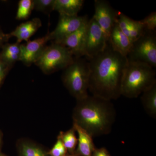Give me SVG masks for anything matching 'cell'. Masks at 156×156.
I'll return each mask as SVG.
<instances>
[{"label": "cell", "instance_id": "16", "mask_svg": "<svg viewBox=\"0 0 156 156\" xmlns=\"http://www.w3.org/2000/svg\"><path fill=\"white\" fill-rule=\"evenodd\" d=\"M17 148L18 156H50L44 148L28 139L19 140Z\"/></svg>", "mask_w": 156, "mask_h": 156}, {"label": "cell", "instance_id": "11", "mask_svg": "<svg viewBox=\"0 0 156 156\" xmlns=\"http://www.w3.org/2000/svg\"><path fill=\"white\" fill-rule=\"evenodd\" d=\"M117 23L123 33L133 43L146 32L140 21L134 20L120 11H118Z\"/></svg>", "mask_w": 156, "mask_h": 156}, {"label": "cell", "instance_id": "26", "mask_svg": "<svg viewBox=\"0 0 156 156\" xmlns=\"http://www.w3.org/2000/svg\"><path fill=\"white\" fill-rule=\"evenodd\" d=\"M92 156H111L106 148L101 147L100 148H95L92 153Z\"/></svg>", "mask_w": 156, "mask_h": 156}, {"label": "cell", "instance_id": "29", "mask_svg": "<svg viewBox=\"0 0 156 156\" xmlns=\"http://www.w3.org/2000/svg\"><path fill=\"white\" fill-rule=\"evenodd\" d=\"M64 156H76L75 155H71V154H67V155H65Z\"/></svg>", "mask_w": 156, "mask_h": 156}, {"label": "cell", "instance_id": "30", "mask_svg": "<svg viewBox=\"0 0 156 156\" xmlns=\"http://www.w3.org/2000/svg\"><path fill=\"white\" fill-rule=\"evenodd\" d=\"M0 156H7L5 155L4 154H3L2 153L0 152Z\"/></svg>", "mask_w": 156, "mask_h": 156}, {"label": "cell", "instance_id": "25", "mask_svg": "<svg viewBox=\"0 0 156 156\" xmlns=\"http://www.w3.org/2000/svg\"><path fill=\"white\" fill-rule=\"evenodd\" d=\"M11 68H12L6 64L0 57V89Z\"/></svg>", "mask_w": 156, "mask_h": 156}, {"label": "cell", "instance_id": "14", "mask_svg": "<svg viewBox=\"0 0 156 156\" xmlns=\"http://www.w3.org/2000/svg\"><path fill=\"white\" fill-rule=\"evenodd\" d=\"M41 26V20L38 18H34L20 24L9 34L10 37H16L17 43H21L23 41L27 42Z\"/></svg>", "mask_w": 156, "mask_h": 156}, {"label": "cell", "instance_id": "10", "mask_svg": "<svg viewBox=\"0 0 156 156\" xmlns=\"http://www.w3.org/2000/svg\"><path fill=\"white\" fill-rule=\"evenodd\" d=\"M51 41L50 33L44 36L35 39L33 41L29 40L27 44H21V54L20 61L24 65L30 66L34 64L41 56L49 41Z\"/></svg>", "mask_w": 156, "mask_h": 156}, {"label": "cell", "instance_id": "6", "mask_svg": "<svg viewBox=\"0 0 156 156\" xmlns=\"http://www.w3.org/2000/svg\"><path fill=\"white\" fill-rule=\"evenodd\" d=\"M127 58L129 61L142 62L156 68V31H146L133 42Z\"/></svg>", "mask_w": 156, "mask_h": 156}, {"label": "cell", "instance_id": "13", "mask_svg": "<svg viewBox=\"0 0 156 156\" xmlns=\"http://www.w3.org/2000/svg\"><path fill=\"white\" fill-rule=\"evenodd\" d=\"M108 43L113 50L127 57L133 44L120 30L117 23L112 29Z\"/></svg>", "mask_w": 156, "mask_h": 156}, {"label": "cell", "instance_id": "17", "mask_svg": "<svg viewBox=\"0 0 156 156\" xmlns=\"http://www.w3.org/2000/svg\"><path fill=\"white\" fill-rule=\"evenodd\" d=\"M21 43H6L0 51V57L3 61L12 68L17 62L20 61L21 54Z\"/></svg>", "mask_w": 156, "mask_h": 156}, {"label": "cell", "instance_id": "28", "mask_svg": "<svg viewBox=\"0 0 156 156\" xmlns=\"http://www.w3.org/2000/svg\"><path fill=\"white\" fill-rule=\"evenodd\" d=\"M3 135L2 132L0 131V152H1V148H2V144Z\"/></svg>", "mask_w": 156, "mask_h": 156}, {"label": "cell", "instance_id": "2", "mask_svg": "<svg viewBox=\"0 0 156 156\" xmlns=\"http://www.w3.org/2000/svg\"><path fill=\"white\" fill-rule=\"evenodd\" d=\"M116 112L111 101L88 95L77 100L73 110V124L92 136L109 134L115 121Z\"/></svg>", "mask_w": 156, "mask_h": 156}, {"label": "cell", "instance_id": "18", "mask_svg": "<svg viewBox=\"0 0 156 156\" xmlns=\"http://www.w3.org/2000/svg\"><path fill=\"white\" fill-rule=\"evenodd\" d=\"M85 1L83 0H55L54 11L59 15L78 16Z\"/></svg>", "mask_w": 156, "mask_h": 156}, {"label": "cell", "instance_id": "19", "mask_svg": "<svg viewBox=\"0 0 156 156\" xmlns=\"http://www.w3.org/2000/svg\"><path fill=\"white\" fill-rule=\"evenodd\" d=\"M141 103L144 110L153 119L156 118V83L141 94Z\"/></svg>", "mask_w": 156, "mask_h": 156}, {"label": "cell", "instance_id": "22", "mask_svg": "<svg viewBox=\"0 0 156 156\" xmlns=\"http://www.w3.org/2000/svg\"><path fill=\"white\" fill-rule=\"evenodd\" d=\"M34 9L49 14L54 11L55 0H33Z\"/></svg>", "mask_w": 156, "mask_h": 156}, {"label": "cell", "instance_id": "15", "mask_svg": "<svg viewBox=\"0 0 156 156\" xmlns=\"http://www.w3.org/2000/svg\"><path fill=\"white\" fill-rule=\"evenodd\" d=\"M77 134L78 143L75 154L76 156H92L95 148L93 137L80 127L73 123Z\"/></svg>", "mask_w": 156, "mask_h": 156}, {"label": "cell", "instance_id": "1", "mask_svg": "<svg viewBox=\"0 0 156 156\" xmlns=\"http://www.w3.org/2000/svg\"><path fill=\"white\" fill-rule=\"evenodd\" d=\"M87 60L90 71L89 91L107 100L119 98L127 57L113 50L108 43L102 52Z\"/></svg>", "mask_w": 156, "mask_h": 156}, {"label": "cell", "instance_id": "12", "mask_svg": "<svg viewBox=\"0 0 156 156\" xmlns=\"http://www.w3.org/2000/svg\"><path fill=\"white\" fill-rule=\"evenodd\" d=\"M87 23L88 22L58 44L68 48L74 57L76 58L84 56V44Z\"/></svg>", "mask_w": 156, "mask_h": 156}, {"label": "cell", "instance_id": "21", "mask_svg": "<svg viewBox=\"0 0 156 156\" xmlns=\"http://www.w3.org/2000/svg\"><path fill=\"white\" fill-rule=\"evenodd\" d=\"M34 10L33 0H20L18 2L16 19L25 20L30 16Z\"/></svg>", "mask_w": 156, "mask_h": 156}, {"label": "cell", "instance_id": "7", "mask_svg": "<svg viewBox=\"0 0 156 156\" xmlns=\"http://www.w3.org/2000/svg\"><path fill=\"white\" fill-rule=\"evenodd\" d=\"M108 41L104 33L93 17L87 23L84 44V56L87 59L92 58L106 48Z\"/></svg>", "mask_w": 156, "mask_h": 156}, {"label": "cell", "instance_id": "4", "mask_svg": "<svg viewBox=\"0 0 156 156\" xmlns=\"http://www.w3.org/2000/svg\"><path fill=\"white\" fill-rule=\"evenodd\" d=\"M89 61L83 57H74L73 62L63 69L62 83L76 101L89 95Z\"/></svg>", "mask_w": 156, "mask_h": 156}, {"label": "cell", "instance_id": "3", "mask_svg": "<svg viewBox=\"0 0 156 156\" xmlns=\"http://www.w3.org/2000/svg\"><path fill=\"white\" fill-rule=\"evenodd\" d=\"M156 83L154 68L142 62L128 60L122 78L121 95L136 98Z\"/></svg>", "mask_w": 156, "mask_h": 156}, {"label": "cell", "instance_id": "8", "mask_svg": "<svg viewBox=\"0 0 156 156\" xmlns=\"http://www.w3.org/2000/svg\"><path fill=\"white\" fill-rule=\"evenodd\" d=\"M88 21L89 19L87 16L59 15L56 28L50 33L51 41L59 44L66 37L80 28Z\"/></svg>", "mask_w": 156, "mask_h": 156}, {"label": "cell", "instance_id": "5", "mask_svg": "<svg viewBox=\"0 0 156 156\" xmlns=\"http://www.w3.org/2000/svg\"><path fill=\"white\" fill-rule=\"evenodd\" d=\"M74 57L68 48L53 42L47 46L34 63L45 74L63 70L73 61Z\"/></svg>", "mask_w": 156, "mask_h": 156}, {"label": "cell", "instance_id": "20", "mask_svg": "<svg viewBox=\"0 0 156 156\" xmlns=\"http://www.w3.org/2000/svg\"><path fill=\"white\" fill-rule=\"evenodd\" d=\"M76 134L75 129L73 127L65 132L60 131L57 137L60 138L63 143L69 154L75 155V153L78 143L77 136Z\"/></svg>", "mask_w": 156, "mask_h": 156}, {"label": "cell", "instance_id": "23", "mask_svg": "<svg viewBox=\"0 0 156 156\" xmlns=\"http://www.w3.org/2000/svg\"><path fill=\"white\" fill-rule=\"evenodd\" d=\"M146 31H156V12H152L144 19L140 20Z\"/></svg>", "mask_w": 156, "mask_h": 156}, {"label": "cell", "instance_id": "24", "mask_svg": "<svg viewBox=\"0 0 156 156\" xmlns=\"http://www.w3.org/2000/svg\"><path fill=\"white\" fill-rule=\"evenodd\" d=\"M50 156H64L67 155V150L60 138L57 137V140L52 148L48 151Z\"/></svg>", "mask_w": 156, "mask_h": 156}, {"label": "cell", "instance_id": "9", "mask_svg": "<svg viewBox=\"0 0 156 156\" xmlns=\"http://www.w3.org/2000/svg\"><path fill=\"white\" fill-rule=\"evenodd\" d=\"M95 14L93 18L105 35L108 41L112 29L117 23L118 11L104 0L95 1Z\"/></svg>", "mask_w": 156, "mask_h": 156}, {"label": "cell", "instance_id": "27", "mask_svg": "<svg viewBox=\"0 0 156 156\" xmlns=\"http://www.w3.org/2000/svg\"><path fill=\"white\" fill-rule=\"evenodd\" d=\"M10 38L9 34H5L0 28V49L3 45L8 42Z\"/></svg>", "mask_w": 156, "mask_h": 156}]
</instances>
